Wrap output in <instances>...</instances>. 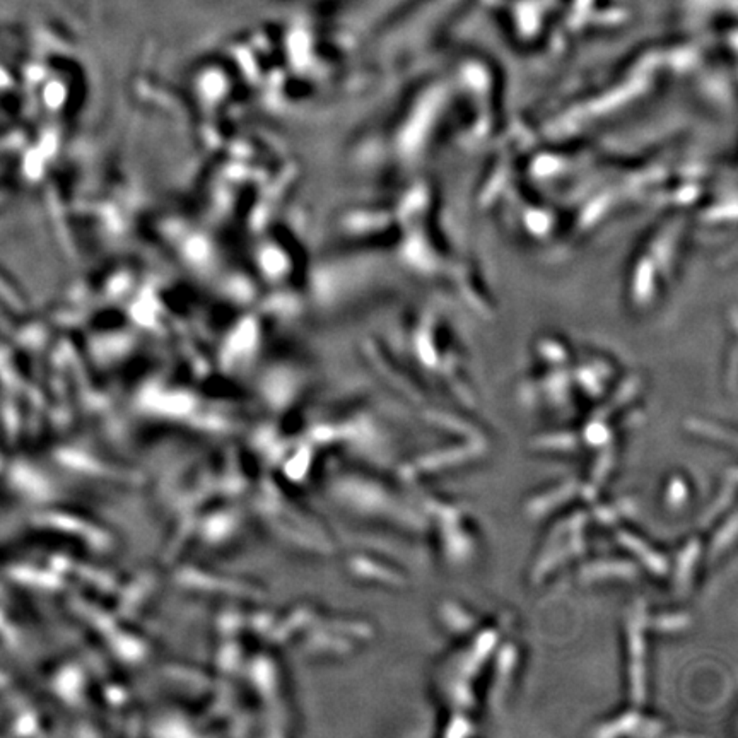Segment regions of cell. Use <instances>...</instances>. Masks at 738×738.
<instances>
[{
  "instance_id": "6da1fadb",
  "label": "cell",
  "mask_w": 738,
  "mask_h": 738,
  "mask_svg": "<svg viewBox=\"0 0 738 738\" xmlns=\"http://www.w3.org/2000/svg\"><path fill=\"white\" fill-rule=\"evenodd\" d=\"M692 226L679 212L662 221L646 234L634 251L624 280V296L632 311L651 310L665 296L675 280L689 250Z\"/></svg>"
}]
</instances>
